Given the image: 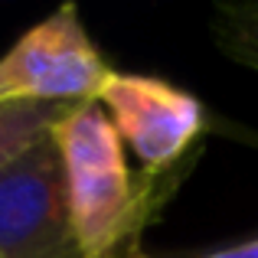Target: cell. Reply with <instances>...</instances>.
Masks as SVG:
<instances>
[{
	"label": "cell",
	"mask_w": 258,
	"mask_h": 258,
	"mask_svg": "<svg viewBox=\"0 0 258 258\" xmlns=\"http://www.w3.org/2000/svg\"><path fill=\"white\" fill-rule=\"evenodd\" d=\"M216 49L235 66L258 72V0H222L209 20Z\"/></svg>",
	"instance_id": "cell-6"
},
{
	"label": "cell",
	"mask_w": 258,
	"mask_h": 258,
	"mask_svg": "<svg viewBox=\"0 0 258 258\" xmlns=\"http://www.w3.org/2000/svg\"><path fill=\"white\" fill-rule=\"evenodd\" d=\"M69 219L82 258H127L141 226L160 206L157 176H134L111 118L98 101L76 105L56 127Z\"/></svg>",
	"instance_id": "cell-1"
},
{
	"label": "cell",
	"mask_w": 258,
	"mask_h": 258,
	"mask_svg": "<svg viewBox=\"0 0 258 258\" xmlns=\"http://www.w3.org/2000/svg\"><path fill=\"white\" fill-rule=\"evenodd\" d=\"M118 138L141 160L147 176L170 173L206 131V108L186 88L157 76L114 72L98 92Z\"/></svg>",
	"instance_id": "cell-3"
},
{
	"label": "cell",
	"mask_w": 258,
	"mask_h": 258,
	"mask_svg": "<svg viewBox=\"0 0 258 258\" xmlns=\"http://www.w3.org/2000/svg\"><path fill=\"white\" fill-rule=\"evenodd\" d=\"M108 76L111 66L92 43L79 7L62 4L0 56V101L85 105L98 98Z\"/></svg>",
	"instance_id": "cell-2"
},
{
	"label": "cell",
	"mask_w": 258,
	"mask_h": 258,
	"mask_svg": "<svg viewBox=\"0 0 258 258\" xmlns=\"http://www.w3.org/2000/svg\"><path fill=\"white\" fill-rule=\"evenodd\" d=\"M76 105H46V101H0V170L26 154L33 144L49 138L52 127Z\"/></svg>",
	"instance_id": "cell-5"
},
{
	"label": "cell",
	"mask_w": 258,
	"mask_h": 258,
	"mask_svg": "<svg viewBox=\"0 0 258 258\" xmlns=\"http://www.w3.org/2000/svg\"><path fill=\"white\" fill-rule=\"evenodd\" d=\"M0 258H82L52 134L0 170Z\"/></svg>",
	"instance_id": "cell-4"
},
{
	"label": "cell",
	"mask_w": 258,
	"mask_h": 258,
	"mask_svg": "<svg viewBox=\"0 0 258 258\" xmlns=\"http://www.w3.org/2000/svg\"><path fill=\"white\" fill-rule=\"evenodd\" d=\"M127 258H144V255L134 252ZM193 258H258V235L239 242V245H226V248H216V252H206V255H193Z\"/></svg>",
	"instance_id": "cell-7"
}]
</instances>
